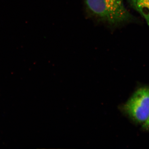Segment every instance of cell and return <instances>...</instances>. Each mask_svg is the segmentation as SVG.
I'll return each instance as SVG.
<instances>
[{"label":"cell","mask_w":149,"mask_h":149,"mask_svg":"<svg viewBox=\"0 0 149 149\" xmlns=\"http://www.w3.org/2000/svg\"><path fill=\"white\" fill-rule=\"evenodd\" d=\"M86 17L111 31L142 22L127 9L123 0H83Z\"/></svg>","instance_id":"obj_1"},{"label":"cell","mask_w":149,"mask_h":149,"mask_svg":"<svg viewBox=\"0 0 149 149\" xmlns=\"http://www.w3.org/2000/svg\"><path fill=\"white\" fill-rule=\"evenodd\" d=\"M123 109L131 119L143 125L149 118V87L136 90L126 102Z\"/></svg>","instance_id":"obj_2"},{"label":"cell","mask_w":149,"mask_h":149,"mask_svg":"<svg viewBox=\"0 0 149 149\" xmlns=\"http://www.w3.org/2000/svg\"><path fill=\"white\" fill-rule=\"evenodd\" d=\"M129 6L141 15L149 28V0H126Z\"/></svg>","instance_id":"obj_3"},{"label":"cell","mask_w":149,"mask_h":149,"mask_svg":"<svg viewBox=\"0 0 149 149\" xmlns=\"http://www.w3.org/2000/svg\"><path fill=\"white\" fill-rule=\"evenodd\" d=\"M142 126L143 129L149 131V118L147 121L143 124Z\"/></svg>","instance_id":"obj_4"}]
</instances>
